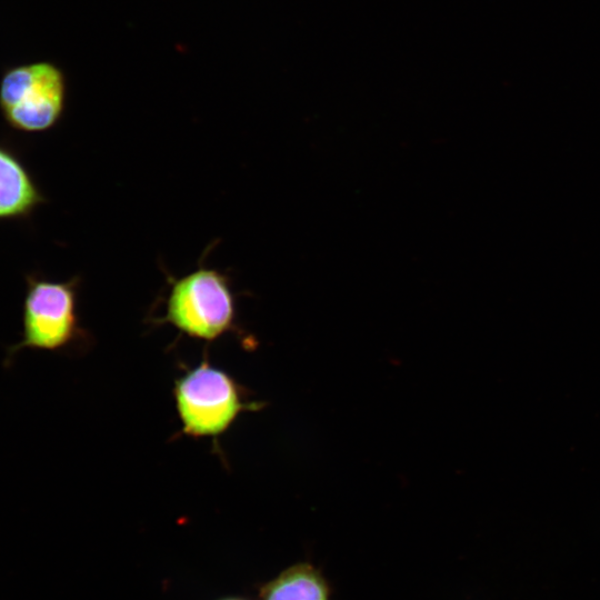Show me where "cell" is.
Segmentation results:
<instances>
[{
	"mask_svg": "<svg viewBox=\"0 0 600 600\" xmlns=\"http://www.w3.org/2000/svg\"><path fill=\"white\" fill-rule=\"evenodd\" d=\"M46 201L18 152L0 142V220H27Z\"/></svg>",
	"mask_w": 600,
	"mask_h": 600,
	"instance_id": "obj_5",
	"label": "cell"
},
{
	"mask_svg": "<svg viewBox=\"0 0 600 600\" xmlns=\"http://www.w3.org/2000/svg\"><path fill=\"white\" fill-rule=\"evenodd\" d=\"M261 600H330V586L308 562L296 563L260 589Z\"/></svg>",
	"mask_w": 600,
	"mask_h": 600,
	"instance_id": "obj_6",
	"label": "cell"
},
{
	"mask_svg": "<svg viewBox=\"0 0 600 600\" xmlns=\"http://www.w3.org/2000/svg\"><path fill=\"white\" fill-rule=\"evenodd\" d=\"M24 281L21 334L6 350V368L26 349L69 352L82 348L87 340L78 314L79 277L53 281L31 272L24 274Z\"/></svg>",
	"mask_w": 600,
	"mask_h": 600,
	"instance_id": "obj_1",
	"label": "cell"
},
{
	"mask_svg": "<svg viewBox=\"0 0 600 600\" xmlns=\"http://www.w3.org/2000/svg\"><path fill=\"white\" fill-rule=\"evenodd\" d=\"M223 600H240V599H223Z\"/></svg>",
	"mask_w": 600,
	"mask_h": 600,
	"instance_id": "obj_7",
	"label": "cell"
},
{
	"mask_svg": "<svg viewBox=\"0 0 600 600\" xmlns=\"http://www.w3.org/2000/svg\"><path fill=\"white\" fill-rule=\"evenodd\" d=\"M67 77L51 61L7 68L0 78V113L13 130L44 132L61 120L67 104Z\"/></svg>",
	"mask_w": 600,
	"mask_h": 600,
	"instance_id": "obj_3",
	"label": "cell"
},
{
	"mask_svg": "<svg viewBox=\"0 0 600 600\" xmlns=\"http://www.w3.org/2000/svg\"><path fill=\"white\" fill-rule=\"evenodd\" d=\"M169 284L161 322L206 341L236 327V298L227 274L200 266L180 278L169 277Z\"/></svg>",
	"mask_w": 600,
	"mask_h": 600,
	"instance_id": "obj_2",
	"label": "cell"
},
{
	"mask_svg": "<svg viewBox=\"0 0 600 600\" xmlns=\"http://www.w3.org/2000/svg\"><path fill=\"white\" fill-rule=\"evenodd\" d=\"M173 397L183 433L196 438L218 437L242 411L256 408L232 377L206 362L176 381Z\"/></svg>",
	"mask_w": 600,
	"mask_h": 600,
	"instance_id": "obj_4",
	"label": "cell"
}]
</instances>
